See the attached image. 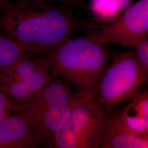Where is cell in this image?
<instances>
[{"mask_svg":"<svg viewBox=\"0 0 148 148\" xmlns=\"http://www.w3.org/2000/svg\"><path fill=\"white\" fill-rule=\"evenodd\" d=\"M122 14L106 21L88 37L102 45L117 44L132 47L138 41L148 37V0H139Z\"/></svg>","mask_w":148,"mask_h":148,"instance_id":"cell-6","label":"cell"},{"mask_svg":"<svg viewBox=\"0 0 148 148\" xmlns=\"http://www.w3.org/2000/svg\"><path fill=\"white\" fill-rule=\"evenodd\" d=\"M40 145L41 144L24 114L13 112L0 121V148H34Z\"/></svg>","mask_w":148,"mask_h":148,"instance_id":"cell-7","label":"cell"},{"mask_svg":"<svg viewBox=\"0 0 148 148\" xmlns=\"http://www.w3.org/2000/svg\"><path fill=\"white\" fill-rule=\"evenodd\" d=\"M132 0H122L121 2V12L124 11L126 8L128 7V5H130Z\"/></svg>","mask_w":148,"mask_h":148,"instance_id":"cell-17","label":"cell"},{"mask_svg":"<svg viewBox=\"0 0 148 148\" xmlns=\"http://www.w3.org/2000/svg\"><path fill=\"white\" fill-rule=\"evenodd\" d=\"M13 2H60L70 5H74L86 10L87 7L81 0H13Z\"/></svg>","mask_w":148,"mask_h":148,"instance_id":"cell-16","label":"cell"},{"mask_svg":"<svg viewBox=\"0 0 148 148\" xmlns=\"http://www.w3.org/2000/svg\"><path fill=\"white\" fill-rule=\"evenodd\" d=\"M106 111L92 95L80 99L63 126L48 141L56 148H100L106 129Z\"/></svg>","mask_w":148,"mask_h":148,"instance_id":"cell-5","label":"cell"},{"mask_svg":"<svg viewBox=\"0 0 148 148\" xmlns=\"http://www.w3.org/2000/svg\"><path fill=\"white\" fill-rule=\"evenodd\" d=\"M69 5L8 0L0 10V32L21 45L29 58L45 55L74 32L95 27L92 21L77 18Z\"/></svg>","mask_w":148,"mask_h":148,"instance_id":"cell-1","label":"cell"},{"mask_svg":"<svg viewBox=\"0 0 148 148\" xmlns=\"http://www.w3.org/2000/svg\"><path fill=\"white\" fill-rule=\"evenodd\" d=\"M89 95L74 92L61 80L51 76L46 85L30 100L25 103L13 101L12 110L24 114L41 145H47L63 126L75 104Z\"/></svg>","mask_w":148,"mask_h":148,"instance_id":"cell-3","label":"cell"},{"mask_svg":"<svg viewBox=\"0 0 148 148\" xmlns=\"http://www.w3.org/2000/svg\"><path fill=\"white\" fill-rule=\"evenodd\" d=\"M49 64L51 61L48 52L42 57L24 59L8 68L0 69V89L5 93L11 85L26 79L37 70Z\"/></svg>","mask_w":148,"mask_h":148,"instance_id":"cell-11","label":"cell"},{"mask_svg":"<svg viewBox=\"0 0 148 148\" xmlns=\"http://www.w3.org/2000/svg\"><path fill=\"white\" fill-rule=\"evenodd\" d=\"M51 76L61 80L77 92L92 96L109 63L106 45L90 37L68 40L49 51Z\"/></svg>","mask_w":148,"mask_h":148,"instance_id":"cell-2","label":"cell"},{"mask_svg":"<svg viewBox=\"0 0 148 148\" xmlns=\"http://www.w3.org/2000/svg\"><path fill=\"white\" fill-rule=\"evenodd\" d=\"M51 64L45 66L26 79L11 85L5 93L11 101L25 103L30 100L42 89L51 78Z\"/></svg>","mask_w":148,"mask_h":148,"instance_id":"cell-10","label":"cell"},{"mask_svg":"<svg viewBox=\"0 0 148 148\" xmlns=\"http://www.w3.org/2000/svg\"><path fill=\"white\" fill-rule=\"evenodd\" d=\"M148 76L134 52L117 53L108 65L93 97L105 111H111L142 92Z\"/></svg>","mask_w":148,"mask_h":148,"instance_id":"cell-4","label":"cell"},{"mask_svg":"<svg viewBox=\"0 0 148 148\" xmlns=\"http://www.w3.org/2000/svg\"><path fill=\"white\" fill-rule=\"evenodd\" d=\"M139 63L144 71L148 74V38L145 37L136 43L132 47Z\"/></svg>","mask_w":148,"mask_h":148,"instance_id":"cell-14","label":"cell"},{"mask_svg":"<svg viewBox=\"0 0 148 148\" xmlns=\"http://www.w3.org/2000/svg\"><path fill=\"white\" fill-rule=\"evenodd\" d=\"M116 116L122 125L137 136H148V91L141 92Z\"/></svg>","mask_w":148,"mask_h":148,"instance_id":"cell-9","label":"cell"},{"mask_svg":"<svg viewBox=\"0 0 148 148\" xmlns=\"http://www.w3.org/2000/svg\"><path fill=\"white\" fill-rule=\"evenodd\" d=\"M12 101L0 89V121L13 112Z\"/></svg>","mask_w":148,"mask_h":148,"instance_id":"cell-15","label":"cell"},{"mask_svg":"<svg viewBox=\"0 0 148 148\" xmlns=\"http://www.w3.org/2000/svg\"><path fill=\"white\" fill-rule=\"evenodd\" d=\"M27 58L21 45L0 32V69L8 68Z\"/></svg>","mask_w":148,"mask_h":148,"instance_id":"cell-12","label":"cell"},{"mask_svg":"<svg viewBox=\"0 0 148 148\" xmlns=\"http://www.w3.org/2000/svg\"><path fill=\"white\" fill-rule=\"evenodd\" d=\"M89 9L98 19L105 21L114 19L122 12L115 0H91Z\"/></svg>","mask_w":148,"mask_h":148,"instance_id":"cell-13","label":"cell"},{"mask_svg":"<svg viewBox=\"0 0 148 148\" xmlns=\"http://www.w3.org/2000/svg\"><path fill=\"white\" fill-rule=\"evenodd\" d=\"M148 136H137L121 125L116 115H106V129L100 148H148Z\"/></svg>","mask_w":148,"mask_h":148,"instance_id":"cell-8","label":"cell"},{"mask_svg":"<svg viewBox=\"0 0 148 148\" xmlns=\"http://www.w3.org/2000/svg\"><path fill=\"white\" fill-rule=\"evenodd\" d=\"M8 0H0V10L3 7Z\"/></svg>","mask_w":148,"mask_h":148,"instance_id":"cell-18","label":"cell"}]
</instances>
